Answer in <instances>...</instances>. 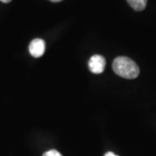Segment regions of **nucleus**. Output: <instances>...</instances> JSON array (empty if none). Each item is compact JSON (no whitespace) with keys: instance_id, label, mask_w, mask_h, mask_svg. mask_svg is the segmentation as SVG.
Here are the masks:
<instances>
[{"instance_id":"f257e3e1","label":"nucleus","mask_w":156,"mask_h":156,"mask_svg":"<svg viewBox=\"0 0 156 156\" xmlns=\"http://www.w3.org/2000/svg\"><path fill=\"white\" fill-rule=\"evenodd\" d=\"M112 67L116 75L126 79H134L140 74L137 63L127 56L116 57L113 62Z\"/></svg>"},{"instance_id":"f03ea898","label":"nucleus","mask_w":156,"mask_h":156,"mask_svg":"<svg viewBox=\"0 0 156 156\" xmlns=\"http://www.w3.org/2000/svg\"><path fill=\"white\" fill-rule=\"evenodd\" d=\"M106 65V60L102 56L95 55L91 56L89 61V68L94 74H101L103 72Z\"/></svg>"},{"instance_id":"7ed1b4c3","label":"nucleus","mask_w":156,"mask_h":156,"mask_svg":"<svg viewBox=\"0 0 156 156\" xmlns=\"http://www.w3.org/2000/svg\"><path fill=\"white\" fill-rule=\"evenodd\" d=\"M29 51L34 57L42 56L45 52V42L41 38L34 39L29 45Z\"/></svg>"},{"instance_id":"20e7f679","label":"nucleus","mask_w":156,"mask_h":156,"mask_svg":"<svg viewBox=\"0 0 156 156\" xmlns=\"http://www.w3.org/2000/svg\"><path fill=\"white\" fill-rule=\"evenodd\" d=\"M129 5L131 6L134 11H143L147 6V0H127Z\"/></svg>"},{"instance_id":"39448f33","label":"nucleus","mask_w":156,"mask_h":156,"mask_svg":"<svg viewBox=\"0 0 156 156\" xmlns=\"http://www.w3.org/2000/svg\"><path fill=\"white\" fill-rule=\"evenodd\" d=\"M43 156H62L58 152V151L55 150V149H52V150L50 151H47V152H45L44 154H43Z\"/></svg>"},{"instance_id":"423d86ee","label":"nucleus","mask_w":156,"mask_h":156,"mask_svg":"<svg viewBox=\"0 0 156 156\" xmlns=\"http://www.w3.org/2000/svg\"><path fill=\"white\" fill-rule=\"evenodd\" d=\"M104 156H118V155H116L115 154H114L113 152H108V153H106V154H104Z\"/></svg>"},{"instance_id":"0eeeda50","label":"nucleus","mask_w":156,"mask_h":156,"mask_svg":"<svg viewBox=\"0 0 156 156\" xmlns=\"http://www.w3.org/2000/svg\"><path fill=\"white\" fill-rule=\"evenodd\" d=\"M1 2H3V3H5V4H7V3H10L11 0H0Z\"/></svg>"},{"instance_id":"6e6552de","label":"nucleus","mask_w":156,"mask_h":156,"mask_svg":"<svg viewBox=\"0 0 156 156\" xmlns=\"http://www.w3.org/2000/svg\"><path fill=\"white\" fill-rule=\"evenodd\" d=\"M51 2H54V3H57V2H61L62 0H50Z\"/></svg>"}]
</instances>
